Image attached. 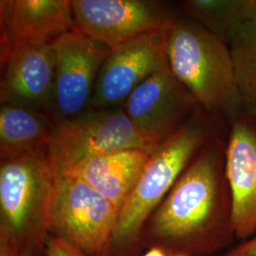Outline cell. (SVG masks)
I'll return each instance as SVG.
<instances>
[{
    "mask_svg": "<svg viewBox=\"0 0 256 256\" xmlns=\"http://www.w3.org/2000/svg\"><path fill=\"white\" fill-rule=\"evenodd\" d=\"M218 134L192 160L146 224L142 244L168 256H210L236 239Z\"/></svg>",
    "mask_w": 256,
    "mask_h": 256,
    "instance_id": "1",
    "label": "cell"
},
{
    "mask_svg": "<svg viewBox=\"0 0 256 256\" xmlns=\"http://www.w3.org/2000/svg\"><path fill=\"white\" fill-rule=\"evenodd\" d=\"M218 120L198 108L182 128L151 154L136 186L119 210L100 256H140L147 221L192 158L220 134Z\"/></svg>",
    "mask_w": 256,
    "mask_h": 256,
    "instance_id": "2",
    "label": "cell"
},
{
    "mask_svg": "<svg viewBox=\"0 0 256 256\" xmlns=\"http://www.w3.org/2000/svg\"><path fill=\"white\" fill-rule=\"evenodd\" d=\"M166 54L174 76L200 108L222 124L245 114L230 48L192 19H180L167 32Z\"/></svg>",
    "mask_w": 256,
    "mask_h": 256,
    "instance_id": "3",
    "label": "cell"
},
{
    "mask_svg": "<svg viewBox=\"0 0 256 256\" xmlns=\"http://www.w3.org/2000/svg\"><path fill=\"white\" fill-rule=\"evenodd\" d=\"M56 192L48 147L0 158V236L22 256L45 254Z\"/></svg>",
    "mask_w": 256,
    "mask_h": 256,
    "instance_id": "4",
    "label": "cell"
},
{
    "mask_svg": "<svg viewBox=\"0 0 256 256\" xmlns=\"http://www.w3.org/2000/svg\"><path fill=\"white\" fill-rule=\"evenodd\" d=\"M156 146L118 106L88 110L72 118L54 120L48 155L55 174H59L93 156L122 149L154 151Z\"/></svg>",
    "mask_w": 256,
    "mask_h": 256,
    "instance_id": "5",
    "label": "cell"
},
{
    "mask_svg": "<svg viewBox=\"0 0 256 256\" xmlns=\"http://www.w3.org/2000/svg\"><path fill=\"white\" fill-rule=\"evenodd\" d=\"M119 210L81 178L56 174L50 236L86 256H100L118 220Z\"/></svg>",
    "mask_w": 256,
    "mask_h": 256,
    "instance_id": "6",
    "label": "cell"
},
{
    "mask_svg": "<svg viewBox=\"0 0 256 256\" xmlns=\"http://www.w3.org/2000/svg\"><path fill=\"white\" fill-rule=\"evenodd\" d=\"M75 28L110 48L137 37L169 32L176 18L153 0H72Z\"/></svg>",
    "mask_w": 256,
    "mask_h": 256,
    "instance_id": "7",
    "label": "cell"
},
{
    "mask_svg": "<svg viewBox=\"0 0 256 256\" xmlns=\"http://www.w3.org/2000/svg\"><path fill=\"white\" fill-rule=\"evenodd\" d=\"M54 120L68 119L90 108L95 82L110 46L74 28L55 38Z\"/></svg>",
    "mask_w": 256,
    "mask_h": 256,
    "instance_id": "8",
    "label": "cell"
},
{
    "mask_svg": "<svg viewBox=\"0 0 256 256\" xmlns=\"http://www.w3.org/2000/svg\"><path fill=\"white\" fill-rule=\"evenodd\" d=\"M167 32H150L112 48L102 64L88 110L122 106L138 84L169 68Z\"/></svg>",
    "mask_w": 256,
    "mask_h": 256,
    "instance_id": "9",
    "label": "cell"
},
{
    "mask_svg": "<svg viewBox=\"0 0 256 256\" xmlns=\"http://www.w3.org/2000/svg\"><path fill=\"white\" fill-rule=\"evenodd\" d=\"M200 108L170 68L138 84L122 104L135 126L156 144L171 137Z\"/></svg>",
    "mask_w": 256,
    "mask_h": 256,
    "instance_id": "10",
    "label": "cell"
},
{
    "mask_svg": "<svg viewBox=\"0 0 256 256\" xmlns=\"http://www.w3.org/2000/svg\"><path fill=\"white\" fill-rule=\"evenodd\" d=\"M54 41L22 42L1 58V104L23 106L52 117L55 77Z\"/></svg>",
    "mask_w": 256,
    "mask_h": 256,
    "instance_id": "11",
    "label": "cell"
},
{
    "mask_svg": "<svg viewBox=\"0 0 256 256\" xmlns=\"http://www.w3.org/2000/svg\"><path fill=\"white\" fill-rule=\"evenodd\" d=\"M225 170L236 239L256 234V124L247 114L230 124Z\"/></svg>",
    "mask_w": 256,
    "mask_h": 256,
    "instance_id": "12",
    "label": "cell"
},
{
    "mask_svg": "<svg viewBox=\"0 0 256 256\" xmlns=\"http://www.w3.org/2000/svg\"><path fill=\"white\" fill-rule=\"evenodd\" d=\"M75 28L70 0H1V58L19 43L54 40Z\"/></svg>",
    "mask_w": 256,
    "mask_h": 256,
    "instance_id": "13",
    "label": "cell"
},
{
    "mask_svg": "<svg viewBox=\"0 0 256 256\" xmlns=\"http://www.w3.org/2000/svg\"><path fill=\"white\" fill-rule=\"evenodd\" d=\"M154 151L122 149L93 156L68 168L62 176L81 178L120 210Z\"/></svg>",
    "mask_w": 256,
    "mask_h": 256,
    "instance_id": "14",
    "label": "cell"
},
{
    "mask_svg": "<svg viewBox=\"0 0 256 256\" xmlns=\"http://www.w3.org/2000/svg\"><path fill=\"white\" fill-rule=\"evenodd\" d=\"M54 120L36 110L10 104L0 108V158L48 147Z\"/></svg>",
    "mask_w": 256,
    "mask_h": 256,
    "instance_id": "15",
    "label": "cell"
},
{
    "mask_svg": "<svg viewBox=\"0 0 256 256\" xmlns=\"http://www.w3.org/2000/svg\"><path fill=\"white\" fill-rule=\"evenodd\" d=\"M184 12L229 46L238 30L256 19V0H186Z\"/></svg>",
    "mask_w": 256,
    "mask_h": 256,
    "instance_id": "16",
    "label": "cell"
},
{
    "mask_svg": "<svg viewBox=\"0 0 256 256\" xmlns=\"http://www.w3.org/2000/svg\"><path fill=\"white\" fill-rule=\"evenodd\" d=\"M229 48L245 114L256 118V19L238 30Z\"/></svg>",
    "mask_w": 256,
    "mask_h": 256,
    "instance_id": "17",
    "label": "cell"
},
{
    "mask_svg": "<svg viewBox=\"0 0 256 256\" xmlns=\"http://www.w3.org/2000/svg\"><path fill=\"white\" fill-rule=\"evenodd\" d=\"M46 256H86L77 248L60 238L50 236L46 242Z\"/></svg>",
    "mask_w": 256,
    "mask_h": 256,
    "instance_id": "18",
    "label": "cell"
},
{
    "mask_svg": "<svg viewBox=\"0 0 256 256\" xmlns=\"http://www.w3.org/2000/svg\"><path fill=\"white\" fill-rule=\"evenodd\" d=\"M222 256H256V234L230 248Z\"/></svg>",
    "mask_w": 256,
    "mask_h": 256,
    "instance_id": "19",
    "label": "cell"
},
{
    "mask_svg": "<svg viewBox=\"0 0 256 256\" xmlns=\"http://www.w3.org/2000/svg\"><path fill=\"white\" fill-rule=\"evenodd\" d=\"M0 256H22V254L16 243L0 236Z\"/></svg>",
    "mask_w": 256,
    "mask_h": 256,
    "instance_id": "20",
    "label": "cell"
},
{
    "mask_svg": "<svg viewBox=\"0 0 256 256\" xmlns=\"http://www.w3.org/2000/svg\"><path fill=\"white\" fill-rule=\"evenodd\" d=\"M144 256H168L165 254L164 250L153 248H149V250Z\"/></svg>",
    "mask_w": 256,
    "mask_h": 256,
    "instance_id": "21",
    "label": "cell"
},
{
    "mask_svg": "<svg viewBox=\"0 0 256 256\" xmlns=\"http://www.w3.org/2000/svg\"><path fill=\"white\" fill-rule=\"evenodd\" d=\"M252 119H254V122H256V118H252Z\"/></svg>",
    "mask_w": 256,
    "mask_h": 256,
    "instance_id": "22",
    "label": "cell"
}]
</instances>
